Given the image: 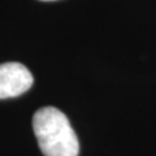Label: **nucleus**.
I'll return each mask as SVG.
<instances>
[{
  "label": "nucleus",
  "instance_id": "1",
  "mask_svg": "<svg viewBox=\"0 0 156 156\" xmlns=\"http://www.w3.org/2000/svg\"><path fill=\"white\" fill-rule=\"evenodd\" d=\"M33 130L44 156H78L80 143L65 113L43 107L33 117Z\"/></svg>",
  "mask_w": 156,
  "mask_h": 156
},
{
  "label": "nucleus",
  "instance_id": "2",
  "mask_svg": "<svg viewBox=\"0 0 156 156\" xmlns=\"http://www.w3.org/2000/svg\"><path fill=\"white\" fill-rule=\"evenodd\" d=\"M30 70L20 62L0 64V99L22 95L33 86Z\"/></svg>",
  "mask_w": 156,
  "mask_h": 156
},
{
  "label": "nucleus",
  "instance_id": "3",
  "mask_svg": "<svg viewBox=\"0 0 156 156\" xmlns=\"http://www.w3.org/2000/svg\"><path fill=\"white\" fill-rule=\"evenodd\" d=\"M43 2H53V0H43Z\"/></svg>",
  "mask_w": 156,
  "mask_h": 156
}]
</instances>
